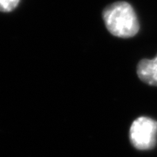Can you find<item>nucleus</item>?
Listing matches in <instances>:
<instances>
[{"label":"nucleus","mask_w":157,"mask_h":157,"mask_svg":"<svg viewBox=\"0 0 157 157\" xmlns=\"http://www.w3.org/2000/svg\"><path fill=\"white\" fill-rule=\"evenodd\" d=\"M129 139L138 150H150L156 145L157 121L149 117L137 118L131 125Z\"/></svg>","instance_id":"f03ea898"},{"label":"nucleus","mask_w":157,"mask_h":157,"mask_svg":"<svg viewBox=\"0 0 157 157\" xmlns=\"http://www.w3.org/2000/svg\"><path fill=\"white\" fill-rule=\"evenodd\" d=\"M102 18L107 31L118 38H133L140 31V22L135 9L125 1H117L106 6L102 11Z\"/></svg>","instance_id":"f257e3e1"},{"label":"nucleus","mask_w":157,"mask_h":157,"mask_svg":"<svg viewBox=\"0 0 157 157\" xmlns=\"http://www.w3.org/2000/svg\"><path fill=\"white\" fill-rule=\"evenodd\" d=\"M137 75L146 84L157 86V54L154 59H142L137 64Z\"/></svg>","instance_id":"7ed1b4c3"},{"label":"nucleus","mask_w":157,"mask_h":157,"mask_svg":"<svg viewBox=\"0 0 157 157\" xmlns=\"http://www.w3.org/2000/svg\"><path fill=\"white\" fill-rule=\"evenodd\" d=\"M20 0H0V11L10 12L18 5Z\"/></svg>","instance_id":"20e7f679"}]
</instances>
